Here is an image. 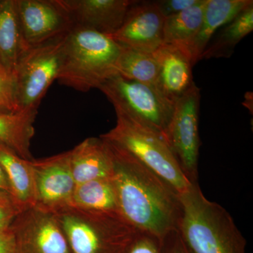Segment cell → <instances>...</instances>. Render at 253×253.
<instances>
[{"mask_svg": "<svg viewBox=\"0 0 253 253\" xmlns=\"http://www.w3.org/2000/svg\"><path fill=\"white\" fill-rule=\"evenodd\" d=\"M105 141L112 157L111 179L120 214L139 232L162 241L177 229L181 212L179 194L132 155Z\"/></svg>", "mask_w": 253, "mask_h": 253, "instance_id": "1", "label": "cell"}, {"mask_svg": "<svg viewBox=\"0 0 253 253\" xmlns=\"http://www.w3.org/2000/svg\"><path fill=\"white\" fill-rule=\"evenodd\" d=\"M179 196L177 230L192 253H246V240L231 214L206 198L198 182Z\"/></svg>", "mask_w": 253, "mask_h": 253, "instance_id": "2", "label": "cell"}, {"mask_svg": "<svg viewBox=\"0 0 253 253\" xmlns=\"http://www.w3.org/2000/svg\"><path fill=\"white\" fill-rule=\"evenodd\" d=\"M122 49L110 36L73 26L65 38L57 81L83 92L99 89L118 75L117 63Z\"/></svg>", "mask_w": 253, "mask_h": 253, "instance_id": "3", "label": "cell"}, {"mask_svg": "<svg viewBox=\"0 0 253 253\" xmlns=\"http://www.w3.org/2000/svg\"><path fill=\"white\" fill-rule=\"evenodd\" d=\"M116 113V126L100 137L132 155L178 194L187 191L194 183L183 172L166 139L125 113L119 111Z\"/></svg>", "mask_w": 253, "mask_h": 253, "instance_id": "4", "label": "cell"}, {"mask_svg": "<svg viewBox=\"0 0 253 253\" xmlns=\"http://www.w3.org/2000/svg\"><path fill=\"white\" fill-rule=\"evenodd\" d=\"M55 214L71 253H123L139 232L118 214L70 206Z\"/></svg>", "mask_w": 253, "mask_h": 253, "instance_id": "5", "label": "cell"}, {"mask_svg": "<svg viewBox=\"0 0 253 253\" xmlns=\"http://www.w3.org/2000/svg\"><path fill=\"white\" fill-rule=\"evenodd\" d=\"M99 89L111 101L115 111L125 113L167 141L175 104L156 86L130 81L118 74L105 82Z\"/></svg>", "mask_w": 253, "mask_h": 253, "instance_id": "6", "label": "cell"}, {"mask_svg": "<svg viewBox=\"0 0 253 253\" xmlns=\"http://www.w3.org/2000/svg\"><path fill=\"white\" fill-rule=\"evenodd\" d=\"M66 36L30 48L21 54L14 73L21 111L38 112L42 99L53 82L57 80Z\"/></svg>", "mask_w": 253, "mask_h": 253, "instance_id": "7", "label": "cell"}, {"mask_svg": "<svg viewBox=\"0 0 253 253\" xmlns=\"http://www.w3.org/2000/svg\"><path fill=\"white\" fill-rule=\"evenodd\" d=\"M201 90L195 84L174 106L167 133L168 144L187 179L198 182Z\"/></svg>", "mask_w": 253, "mask_h": 253, "instance_id": "8", "label": "cell"}, {"mask_svg": "<svg viewBox=\"0 0 253 253\" xmlns=\"http://www.w3.org/2000/svg\"><path fill=\"white\" fill-rule=\"evenodd\" d=\"M24 51L67 34L73 25L59 0H16Z\"/></svg>", "mask_w": 253, "mask_h": 253, "instance_id": "9", "label": "cell"}, {"mask_svg": "<svg viewBox=\"0 0 253 253\" xmlns=\"http://www.w3.org/2000/svg\"><path fill=\"white\" fill-rule=\"evenodd\" d=\"M30 162L36 186L35 207L56 214L71 206L77 184L71 171L70 151Z\"/></svg>", "mask_w": 253, "mask_h": 253, "instance_id": "10", "label": "cell"}, {"mask_svg": "<svg viewBox=\"0 0 253 253\" xmlns=\"http://www.w3.org/2000/svg\"><path fill=\"white\" fill-rule=\"evenodd\" d=\"M16 253H71L56 214L33 207L20 213L11 226Z\"/></svg>", "mask_w": 253, "mask_h": 253, "instance_id": "11", "label": "cell"}, {"mask_svg": "<svg viewBox=\"0 0 253 253\" xmlns=\"http://www.w3.org/2000/svg\"><path fill=\"white\" fill-rule=\"evenodd\" d=\"M165 19L156 1H136L111 37L121 45L153 54L163 44Z\"/></svg>", "mask_w": 253, "mask_h": 253, "instance_id": "12", "label": "cell"}, {"mask_svg": "<svg viewBox=\"0 0 253 253\" xmlns=\"http://www.w3.org/2000/svg\"><path fill=\"white\" fill-rule=\"evenodd\" d=\"M134 0H59L73 26L112 36L124 22Z\"/></svg>", "mask_w": 253, "mask_h": 253, "instance_id": "13", "label": "cell"}, {"mask_svg": "<svg viewBox=\"0 0 253 253\" xmlns=\"http://www.w3.org/2000/svg\"><path fill=\"white\" fill-rule=\"evenodd\" d=\"M153 54L158 66L156 88L175 104L196 84L191 55L187 49L169 44H163Z\"/></svg>", "mask_w": 253, "mask_h": 253, "instance_id": "14", "label": "cell"}, {"mask_svg": "<svg viewBox=\"0 0 253 253\" xmlns=\"http://www.w3.org/2000/svg\"><path fill=\"white\" fill-rule=\"evenodd\" d=\"M69 151L71 171L76 184L111 177V151L106 141L100 136L87 138Z\"/></svg>", "mask_w": 253, "mask_h": 253, "instance_id": "15", "label": "cell"}, {"mask_svg": "<svg viewBox=\"0 0 253 253\" xmlns=\"http://www.w3.org/2000/svg\"><path fill=\"white\" fill-rule=\"evenodd\" d=\"M251 4V0H207L201 28L189 48L194 66L215 33Z\"/></svg>", "mask_w": 253, "mask_h": 253, "instance_id": "16", "label": "cell"}, {"mask_svg": "<svg viewBox=\"0 0 253 253\" xmlns=\"http://www.w3.org/2000/svg\"><path fill=\"white\" fill-rule=\"evenodd\" d=\"M0 165L7 178L11 196L18 208L23 212L28 208L35 207L36 186L30 161L20 157L0 141Z\"/></svg>", "mask_w": 253, "mask_h": 253, "instance_id": "17", "label": "cell"}, {"mask_svg": "<svg viewBox=\"0 0 253 253\" xmlns=\"http://www.w3.org/2000/svg\"><path fill=\"white\" fill-rule=\"evenodd\" d=\"M24 52L16 0L0 2V66L14 77L21 54Z\"/></svg>", "mask_w": 253, "mask_h": 253, "instance_id": "18", "label": "cell"}, {"mask_svg": "<svg viewBox=\"0 0 253 253\" xmlns=\"http://www.w3.org/2000/svg\"><path fill=\"white\" fill-rule=\"evenodd\" d=\"M253 31V4H251L215 33L201 55V60L229 59L234 54L236 45Z\"/></svg>", "mask_w": 253, "mask_h": 253, "instance_id": "19", "label": "cell"}, {"mask_svg": "<svg viewBox=\"0 0 253 253\" xmlns=\"http://www.w3.org/2000/svg\"><path fill=\"white\" fill-rule=\"evenodd\" d=\"M36 115L37 112L25 111L0 113V141L28 161L33 159L31 145Z\"/></svg>", "mask_w": 253, "mask_h": 253, "instance_id": "20", "label": "cell"}, {"mask_svg": "<svg viewBox=\"0 0 253 253\" xmlns=\"http://www.w3.org/2000/svg\"><path fill=\"white\" fill-rule=\"evenodd\" d=\"M206 2L207 0H200L194 6L166 17L163 44H172L189 51L201 28Z\"/></svg>", "mask_w": 253, "mask_h": 253, "instance_id": "21", "label": "cell"}, {"mask_svg": "<svg viewBox=\"0 0 253 253\" xmlns=\"http://www.w3.org/2000/svg\"><path fill=\"white\" fill-rule=\"evenodd\" d=\"M71 206L84 211L120 214L116 190L111 177L77 184Z\"/></svg>", "mask_w": 253, "mask_h": 253, "instance_id": "22", "label": "cell"}, {"mask_svg": "<svg viewBox=\"0 0 253 253\" xmlns=\"http://www.w3.org/2000/svg\"><path fill=\"white\" fill-rule=\"evenodd\" d=\"M117 71L126 79L156 87L158 66L153 54L123 46Z\"/></svg>", "mask_w": 253, "mask_h": 253, "instance_id": "23", "label": "cell"}, {"mask_svg": "<svg viewBox=\"0 0 253 253\" xmlns=\"http://www.w3.org/2000/svg\"><path fill=\"white\" fill-rule=\"evenodd\" d=\"M21 111L16 96L14 76L0 70V113H14Z\"/></svg>", "mask_w": 253, "mask_h": 253, "instance_id": "24", "label": "cell"}, {"mask_svg": "<svg viewBox=\"0 0 253 253\" xmlns=\"http://www.w3.org/2000/svg\"><path fill=\"white\" fill-rule=\"evenodd\" d=\"M161 241L139 231L123 253H161Z\"/></svg>", "mask_w": 253, "mask_h": 253, "instance_id": "25", "label": "cell"}, {"mask_svg": "<svg viewBox=\"0 0 253 253\" xmlns=\"http://www.w3.org/2000/svg\"><path fill=\"white\" fill-rule=\"evenodd\" d=\"M21 212L9 194L0 192V232L9 229Z\"/></svg>", "mask_w": 253, "mask_h": 253, "instance_id": "26", "label": "cell"}, {"mask_svg": "<svg viewBox=\"0 0 253 253\" xmlns=\"http://www.w3.org/2000/svg\"><path fill=\"white\" fill-rule=\"evenodd\" d=\"M161 253H192L177 229L171 231L161 241Z\"/></svg>", "mask_w": 253, "mask_h": 253, "instance_id": "27", "label": "cell"}, {"mask_svg": "<svg viewBox=\"0 0 253 253\" xmlns=\"http://www.w3.org/2000/svg\"><path fill=\"white\" fill-rule=\"evenodd\" d=\"M200 0H161L156 1L165 17L177 14L199 3Z\"/></svg>", "mask_w": 253, "mask_h": 253, "instance_id": "28", "label": "cell"}, {"mask_svg": "<svg viewBox=\"0 0 253 253\" xmlns=\"http://www.w3.org/2000/svg\"><path fill=\"white\" fill-rule=\"evenodd\" d=\"M0 253H16L14 234L11 227L0 232Z\"/></svg>", "mask_w": 253, "mask_h": 253, "instance_id": "29", "label": "cell"}, {"mask_svg": "<svg viewBox=\"0 0 253 253\" xmlns=\"http://www.w3.org/2000/svg\"><path fill=\"white\" fill-rule=\"evenodd\" d=\"M0 192L6 193L11 196V190L7 178L1 165H0Z\"/></svg>", "mask_w": 253, "mask_h": 253, "instance_id": "30", "label": "cell"}, {"mask_svg": "<svg viewBox=\"0 0 253 253\" xmlns=\"http://www.w3.org/2000/svg\"><path fill=\"white\" fill-rule=\"evenodd\" d=\"M0 2H1V0H0Z\"/></svg>", "mask_w": 253, "mask_h": 253, "instance_id": "31", "label": "cell"}]
</instances>
